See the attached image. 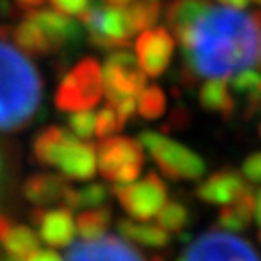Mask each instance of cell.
Segmentation results:
<instances>
[{"label":"cell","mask_w":261,"mask_h":261,"mask_svg":"<svg viewBox=\"0 0 261 261\" xmlns=\"http://www.w3.org/2000/svg\"><path fill=\"white\" fill-rule=\"evenodd\" d=\"M114 196L124 207V211L136 221H151L157 217L161 207L167 201V186L157 172H147L140 182L116 184Z\"/></svg>","instance_id":"8"},{"label":"cell","mask_w":261,"mask_h":261,"mask_svg":"<svg viewBox=\"0 0 261 261\" xmlns=\"http://www.w3.org/2000/svg\"><path fill=\"white\" fill-rule=\"evenodd\" d=\"M242 174L248 178L250 182H253V184H259L261 182V151L253 153V155H250V157L244 161Z\"/></svg>","instance_id":"33"},{"label":"cell","mask_w":261,"mask_h":261,"mask_svg":"<svg viewBox=\"0 0 261 261\" xmlns=\"http://www.w3.org/2000/svg\"><path fill=\"white\" fill-rule=\"evenodd\" d=\"M64 178L72 180H91L97 170V153L87 141H80L68 134L55 157V165Z\"/></svg>","instance_id":"12"},{"label":"cell","mask_w":261,"mask_h":261,"mask_svg":"<svg viewBox=\"0 0 261 261\" xmlns=\"http://www.w3.org/2000/svg\"><path fill=\"white\" fill-rule=\"evenodd\" d=\"M97 167L114 184H130L138 180L143 168V147L132 138H105L97 147Z\"/></svg>","instance_id":"7"},{"label":"cell","mask_w":261,"mask_h":261,"mask_svg":"<svg viewBox=\"0 0 261 261\" xmlns=\"http://www.w3.org/2000/svg\"><path fill=\"white\" fill-rule=\"evenodd\" d=\"M190 223V211L180 201H165L157 213V226L167 232H180Z\"/></svg>","instance_id":"28"},{"label":"cell","mask_w":261,"mask_h":261,"mask_svg":"<svg viewBox=\"0 0 261 261\" xmlns=\"http://www.w3.org/2000/svg\"><path fill=\"white\" fill-rule=\"evenodd\" d=\"M259 242H261V232H259Z\"/></svg>","instance_id":"44"},{"label":"cell","mask_w":261,"mask_h":261,"mask_svg":"<svg viewBox=\"0 0 261 261\" xmlns=\"http://www.w3.org/2000/svg\"><path fill=\"white\" fill-rule=\"evenodd\" d=\"M0 261H23V259H18V257H12V255H8L6 259H0Z\"/></svg>","instance_id":"40"},{"label":"cell","mask_w":261,"mask_h":261,"mask_svg":"<svg viewBox=\"0 0 261 261\" xmlns=\"http://www.w3.org/2000/svg\"><path fill=\"white\" fill-rule=\"evenodd\" d=\"M43 82L25 55L0 37V132H18L37 114Z\"/></svg>","instance_id":"2"},{"label":"cell","mask_w":261,"mask_h":261,"mask_svg":"<svg viewBox=\"0 0 261 261\" xmlns=\"http://www.w3.org/2000/svg\"><path fill=\"white\" fill-rule=\"evenodd\" d=\"M2 244H4V250L8 252V255L25 259L29 253L39 248V236L29 226H12L8 234L4 236Z\"/></svg>","instance_id":"24"},{"label":"cell","mask_w":261,"mask_h":261,"mask_svg":"<svg viewBox=\"0 0 261 261\" xmlns=\"http://www.w3.org/2000/svg\"><path fill=\"white\" fill-rule=\"evenodd\" d=\"M107 4H111V6H116V8H126L128 4H132L134 0H105Z\"/></svg>","instance_id":"39"},{"label":"cell","mask_w":261,"mask_h":261,"mask_svg":"<svg viewBox=\"0 0 261 261\" xmlns=\"http://www.w3.org/2000/svg\"><path fill=\"white\" fill-rule=\"evenodd\" d=\"M66 261H147L120 236H101L75 242Z\"/></svg>","instance_id":"11"},{"label":"cell","mask_w":261,"mask_h":261,"mask_svg":"<svg viewBox=\"0 0 261 261\" xmlns=\"http://www.w3.org/2000/svg\"><path fill=\"white\" fill-rule=\"evenodd\" d=\"M48 2L53 4V8L66 16H80L89 4V0H48Z\"/></svg>","instance_id":"32"},{"label":"cell","mask_w":261,"mask_h":261,"mask_svg":"<svg viewBox=\"0 0 261 261\" xmlns=\"http://www.w3.org/2000/svg\"><path fill=\"white\" fill-rule=\"evenodd\" d=\"M39 226V236L43 242H47L53 248H66L70 246L74 240L75 234V221L72 217L70 209H50L41 213L39 223L35 224Z\"/></svg>","instance_id":"15"},{"label":"cell","mask_w":261,"mask_h":261,"mask_svg":"<svg viewBox=\"0 0 261 261\" xmlns=\"http://www.w3.org/2000/svg\"><path fill=\"white\" fill-rule=\"evenodd\" d=\"M205 0H176L167 10V23L170 31L178 37L194 21L197 14L205 8Z\"/></svg>","instance_id":"22"},{"label":"cell","mask_w":261,"mask_h":261,"mask_svg":"<svg viewBox=\"0 0 261 261\" xmlns=\"http://www.w3.org/2000/svg\"><path fill=\"white\" fill-rule=\"evenodd\" d=\"M140 143L147 149L163 174L170 180H199L205 174V163L186 145L176 143L157 132H141Z\"/></svg>","instance_id":"5"},{"label":"cell","mask_w":261,"mask_h":261,"mask_svg":"<svg viewBox=\"0 0 261 261\" xmlns=\"http://www.w3.org/2000/svg\"><path fill=\"white\" fill-rule=\"evenodd\" d=\"M136 53L141 72L151 77H159L165 74V70L172 60L174 37L165 28L145 29L136 41Z\"/></svg>","instance_id":"10"},{"label":"cell","mask_w":261,"mask_h":261,"mask_svg":"<svg viewBox=\"0 0 261 261\" xmlns=\"http://www.w3.org/2000/svg\"><path fill=\"white\" fill-rule=\"evenodd\" d=\"M253 207H255V194L248 188L232 205L230 203L223 205V209L219 211V217H217V224L230 232H242L250 226Z\"/></svg>","instance_id":"17"},{"label":"cell","mask_w":261,"mask_h":261,"mask_svg":"<svg viewBox=\"0 0 261 261\" xmlns=\"http://www.w3.org/2000/svg\"><path fill=\"white\" fill-rule=\"evenodd\" d=\"M80 19L89 31L91 43L99 48H126L136 35L128 23L124 8H116L107 2L89 0L87 8L80 14Z\"/></svg>","instance_id":"6"},{"label":"cell","mask_w":261,"mask_h":261,"mask_svg":"<svg viewBox=\"0 0 261 261\" xmlns=\"http://www.w3.org/2000/svg\"><path fill=\"white\" fill-rule=\"evenodd\" d=\"M103 97V68L95 58H84L64 75L55 95L56 109L89 111Z\"/></svg>","instance_id":"4"},{"label":"cell","mask_w":261,"mask_h":261,"mask_svg":"<svg viewBox=\"0 0 261 261\" xmlns=\"http://www.w3.org/2000/svg\"><path fill=\"white\" fill-rule=\"evenodd\" d=\"M255 2H257V4H261V0H255Z\"/></svg>","instance_id":"42"},{"label":"cell","mask_w":261,"mask_h":261,"mask_svg":"<svg viewBox=\"0 0 261 261\" xmlns=\"http://www.w3.org/2000/svg\"><path fill=\"white\" fill-rule=\"evenodd\" d=\"M124 12H126L132 31L140 33L157 23L161 12H163V4H161V0H134L132 4L124 8Z\"/></svg>","instance_id":"21"},{"label":"cell","mask_w":261,"mask_h":261,"mask_svg":"<svg viewBox=\"0 0 261 261\" xmlns=\"http://www.w3.org/2000/svg\"><path fill=\"white\" fill-rule=\"evenodd\" d=\"M23 261H64L60 255L56 252H53V250H35V252H31L25 257Z\"/></svg>","instance_id":"34"},{"label":"cell","mask_w":261,"mask_h":261,"mask_svg":"<svg viewBox=\"0 0 261 261\" xmlns=\"http://www.w3.org/2000/svg\"><path fill=\"white\" fill-rule=\"evenodd\" d=\"M199 105L209 112H219L223 116H232L236 111V101L228 91V85L221 77H213L201 85Z\"/></svg>","instance_id":"18"},{"label":"cell","mask_w":261,"mask_h":261,"mask_svg":"<svg viewBox=\"0 0 261 261\" xmlns=\"http://www.w3.org/2000/svg\"><path fill=\"white\" fill-rule=\"evenodd\" d=\"M68 128L75 138L87 140L95 134V114L91 111H75L68 116Z\"/></svg>","instance_id":"30"},{"label":"cell","mask_w":261,"mask_h":261,"mask_svg":"<svg viewBox=\"0 0 261 261\" xmlns=\"http://www.w3.org/2000/svg\"><path fill=\"white\" fill-rule=\"evenodd\" d=\"M28 18H31L41 28L55 50L66 45H74L82 39L80 25L70 18H66L64 14H58L53 10H31Z\"/></svg>","instance_id":"14"},{"label":"cell","mask_w":261,"mask_h":261,"mask_svg":"<svg viewBox=\"0 0 261 261\" xmlns=\"http://www.w3.org/2000/svg\"><path fill=\"white\" fill-rule=\"evenodd\" d=\"M219 2L224 4V6H228V8H236V10H244L250 4V0H219Z\"/></svg>","instance_id":"35"},{"label":"cell","mask_w":261,"mask_h":261,"mask_svg":"<svg viewBox=\"0 0 261 261\" xmlns=\"http://www.w3.org/2000/svg\"><path fill=\"white\" fill-rule=\"evenodd\" d=\"M118 234L124 240H132L147 248H163L167 246L170 236L167 230H163L161 226L153 224H138L130 219H120L118 221Z\"/></svg>","instance_id":"19"},{"label":"cell","mask_w":261,"mask_h":261,"mask_svg":"<svg viewBox=\"0 0 261 261\" xmlns=\"http://www.w3.org/2000/svg\"><path fill=\"white\" fill-rule=\"evenodd\" d=\"M124 124H126V120L112 107L107 105L95 116V134L105 140V138H111L114 134H118L124 128Z\"/></svg>","instance_id":"29"},{"label":"cell","mask_w":261,"mask_h":261,"mask_svg":"<svg viewBox=\"0 0 261 261\" xmlns=\"http://www.w3.org/2000/svg\"><path fill=\"white\" fill-rule=\"evenodd\" d=\"M10 228H12V223H10V219H6V217H2V215H0V242L4 240V236L8 234Z\"/></svg>","instance_id":"37"},{"label":"cell","mask_w":261,"mask_h":261,"mask_svg":"<svg viewBox=\"0 0 261 261\" xmlns=\"http://www.w3.org/2000/svg\"><path fill=\"white\" fill-rule=\"evenodd\" d=\"M68 134L70 132L62 130L58 126H50V128L41 132L35 138V143H33V153H35L39 163L53 167L56 153H58V149H60V145H62V141L66 140Z\"/></svg>","instance_id":"26"},{"label":"cell","mask_w":261,"mask_h":261,"mask_svg":"<svg viewBox=\"0 0 261 261\" xmlns=\"http://www.w3.org/2000/svg\"><path fill=\"white\" fill-rule=\"evenodd\" d=\"M136 109L143 118L147 120H155L159 116L165 114L167 109V95L163 93V89L157 85H149L143 87L136 99Z\"/></svg>","instance_id":"27"},{"label":"cell","mask_w":261,"mask_h":261,"mask_svg":"<svg viewBox=\"0 0 261 261\" xmlns=\"http://www.w3.org/2000/svg\"><path fill=\"white\" fill-rule=\"evenodd\" d=\"M0 172H2V159H0Z\"/></svg>","instance_id":"41"},{"label":"cell","mask_w":261,"mask_h":261,"mask_svg":"<svg viewBox=\"0 0 261 261\" xmlns=\"http://www.w3.org/2000/svg\"><path fill=\"white\" fill-rule=\"evenodd\" d=\"M178 261H261L252 244L234 234L209 230L188 246Z\"/></svg>","instance_id":"9"},{"label":"cell","mask_w":261,"mask_h":261,"mask_svg":"<svg viewBox=\"0 0 261 261\" xmlns=\"http://www.w3.org/2000/svg\"><path fill=\"white\" fill-rule=\"evenodd\" d=\"M111 209L109 207H97L91 211H84L75 219V230L84 240H93L105 236L107 228L111 226Z\"/></svg>","instance_id":"23"},{"label":"cell","mask_w":261,"mask_h":261,"mask_svg":"<svg viewBox=\"0 0 261 261\" xmlns=\"http://www.w3.org/2000/svg\"><path fill=\"white\" fill-rule=\"evenodd\" d=\"M14 41L23 53H29V55H48L53 53L55 48L50 45V41L47 39V35L41 31L37 23L31 18H23V21H19L16 29H14Z\"/></svg>","instance_id":"20"},{"label":"cell","mask_w":261,"mask_h":261,"mask_svg":"<svg viewBox=\"0 0 261 261\" xmlns=\"http://www.w3.org/2000/svg\"><path fill=\"white\" fill-rule=\"evenodd\" d=\"M259 136H261V124H259Z\"/></svg>","instance_id":"43"},{"label":"cell","mask_w":261,"mask_h":261,"mask_svg":"<svg viewBox=\"0 0 261 261\" xmlns=\"http://www.w3.org/2000/svg\"><path fill=\"white\" fill-rule=\"evenodd\" d=\"M147 77L136 56L126 48L112 50L103 66V95L109 107L128 120L136 112V99L145 87Z\"/></svg>","instance_id":"3"},{"label":"cell","mask_w":261,"mask_h":261,"mask_svg":"<svg viewBox=\"0 0 261 261\" xmlns=\"http://www.w3.org/2000/svg\"><path fill=\"white\" fill-rule=\"evenodd\" d=\"M255 194V207H253V217H255V221L257 224L261 226V188L257 192H253Z\"/></svg>","instance_id":"36"},{"label":"cell","mask_w":261,"mask_h":261,"mask_svg":"<svg viewBox=\"0 0 261 261\" xmlns=\"http://www.w3.org/2000/svg\"><path fill=\"white\" fill-rule=\"evenodd\" d=\"M230 87L236 93L246 97L248 112H255L261 107V74H257L255 70H250V68L240 70L232 77Z\"/></svg>","instance_id":"25"},{"label":"cell","mask_w":261,"mask_h":261,"mask_svg":"<svg viewBox=\"0 0 261 261\" xmlns=\"http://www.w3.org/2000/svg\"><path fill=\"white\" fill-rule=\"evenodd\" d=\"M109 197V190L103 184H89V186L77 190L80 207H101Z\"/></svg>","instance_id":"31"},{"label":"cell","mask_w":261,"mask_h":261,"mask_svg":"<svg viewBox=\"0 0 261 261\" xmlns=\"http://www.w3.org/2000/svg\"><path fill=\"white\" fill-rule=\"evenodd\" d=\"M176 39L194 77L224 80L261 60V12L244 14L207 2Z\"/></svg>","instance_id":"1"},{"label":"cell","mask_w":261,"mask_h":261,"mask_svg":"<svg viewBox=\"0 0 261 261\" xmlns=\"http://www.w3.org/2000/svg\"><path fill=\"white\" fill-rule=\"evenodd\" d=\"M68 184L62 176L58 174H48V172H41V174H33L23 182V197L29 203L37 207L48 205V203H62Z\"/></svg>","instance_id":"16"},{"label":"cell","mask_w":261,"mask_h":261,"mask_svg":"<svg viewBox=\"0 0 261 261\" xmlns=\"http://www.w3.org/2000/svg\"><path fill=\"white\" fill-rule=\"evenodd\" d=\"M246 190L248 186L244 182L242 174L232 168H226V170L215 172L205 182H201L197 186L196 194L201 201L211 205H228V203H234Z\"/></svg>","instance_id":"13"},{"label":"cell","mask_w":261,"mask_h":261,"mask_svg":"<svg viewBox=\"0 0 261 261\" xmlns=\"http://www.w3.org/2000/svg\"><path fill=\"white\" fill-rule=\"evenodd\" d=\"M21 8H29V10H33V8H39L45 0H16Z\"/></svg>","instance_id":"38"}]
</instances>
